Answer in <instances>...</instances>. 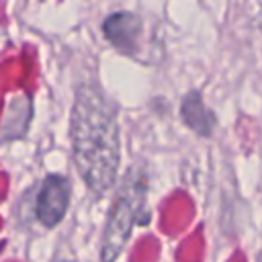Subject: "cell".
<instances>
[{
  "mask_svg": "<svg viewBox=\"0 0 262 262\" xmlns=\"http://www.w3.org/2000/svg\"><path fill=\"white\" fill-rule=\"evenodd\" d=\"M70 139L78 174L94 194H106L117 182L121 141L115 106L96 84L82 82L76 88Z\"/></svg>",
  "mask_w": 262,
  "mask_h": 262,
  "instance_id": "cell-1",
  "label": "cell"
},
{
  "mask_svg": "<svg viewBox=\"0 0 262 262\" xmlns=\"http://www.w3.org/2000/svg\"><path fill=\"white\" fill-rule=\"evenodd\" d=\"M145 196H147V178L139 166L129 168L117 186L115 201L111 205L102 242H100V258L102 262H115L135 225H143L149 221L145 213Z\"/></svg>",
  "mask_w": 262,
  "mask_h": 262,
  "instance_id": "cell-2",
  "label": "cell"
},
{
  "mask_svg": "<svg viewBox=\"0 0 262 262\" xmlns=\"http://www.w3.org/2000/svg\"><path fill=\"white\" fill-rule=\"evenodd\" d=\"M68 205H70V180L59 174L47 176L43 180V184L37 192V201H35L37 219L45 227H55L66 217Z\"/></svg>",
  "mask_w": 262,
  "mask_h": 262,
  "instance_id": "cell-3",
  "label": "cell"
},
{
  "mask_svg": "<svg viewBox=\"0 0 262 262\" xmlns=\"http://www.w3.org/2000/svg\"><path fill=\"white\" fill-rule=\"evenodd\" d=\"M102 31L108 43L115 45L119 51L133 53L139 45L141 20L137 18V14L131 12H115L102 23Z\"/></svg>",
  "mask_w": 262,
  "mask_h": 262,
  "instance_id": "cell-4",
  "label": "cell"
},
{
  "mask_svg": "<svg viewBox=\"0 0 262 262\" xmlns=\"http://www.w3.org/2000/svg\"><path fill=\"white\" fill-rule=\"evenodd\" d=\"M180 111H182L184 123L190 129H194L199 135H211L215 119H213V113L205 106V102H203L199 92L186 94V98L182 100V108Z\"/></svg>",
  "mask_w": 262,
  "mask_h": 262,
  "instance_id": "cell-5",
  "label": "cell"
},
{
  "mask_svg": "<svg viewBox=\"0 0 262 262\" xmlns=\"http://www.w3.org/2000/svg\"><path fill=\"white\" fill-rule=\"evenodd\" d=\"M59 262H66V260H59Z\"/></svg>",
  "mask_w": 262,
  "mask_h": 262,
  "instance_id": "cell-6",
  "label": "cell"
}]
</instances>
